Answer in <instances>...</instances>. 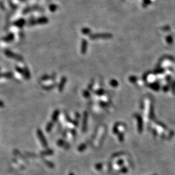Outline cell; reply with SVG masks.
<instances>
[{
  "label": "cell",
  "mask_w": 175,
  "mask_h": 175,
  "mask_svg": "<svg viewBox=\"0 0 175 175\" xmlns=\"http://www.w3.org/2000/svg\"><path fill=\"white\" fill-rule=\"evenodd\" d=\"M5 54H6V55L7 56H8V57H9L14 58V59H15H15H19V58H18L19 57H18V56L15 55V54L14 53L11 52V51L7 50L5 51Z\"/></svg>",
  "instance_id": "6da1fadb"
},
{
  "label": "cell",
  "mask_w": 175,
  "mask_h": 175,
  "mask_svg": "<svg viewBox=\"0 0 175 175\" xmlns=\"http://www.w3.org/2000/svg\"><path fill=\"white\" fill-rule=\"evenodd\" d=\"M14 38V36L13 34H10L7 37H5L4 38V41L5 42H10L13 40Z\"/></svg>",
  "instance_id": "7a4b0ae2"
},
{
  "label": "cell",
  "mask_w": 175,
  "mask_h": 175,
  "mask_svg": "<svg viewBox=\"0 0 175 175\" xmlns=\"http://www.w3.org/2000/svg\"><path fill=\"white\" fill-rule=\"evenodd\" d=\"M4 107V104L2 101H0V107Z\"/></svg>",
  "instance_id": "3957f363"
}]
</instances>
